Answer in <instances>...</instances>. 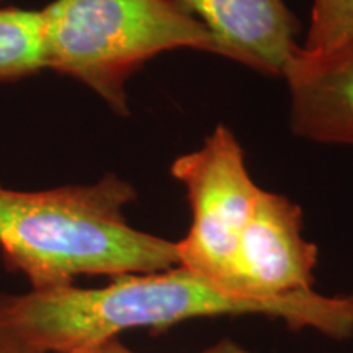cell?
<instances>
[{
  "instance_id": "obj_8",
  "label": "cell",
  "mask_w": 353,
  "mask_h": 353,
  "mask_svg": "<svg viewBox=\"0 0 353 353\" xmlns=\"http://www.w3.org/2000/svg\"><path fill=\"white\" fill-rule=\"evenodd\" d=\"M43 69L41 12L0 7V81H19Z\"/></svg>"
},
{
  "instance_id": "obj_10",
  "label": "cell",
  "mask_w": 353,
  "mask_h": 353,
  "mask_svg": "<svg viewBox=\"0 0 353 353\" xmlns=\"http://www.w3.org/2000/svg\"><path fill=\"white\" fill-rule=\"evenodd\" d=\"M69 353H138V352L131 350L130 347H126L125 343L118 341V339H110V341L95 343V345H90V347L79 348V350H74ZM196 353H254V352L249 350V348L244 345H241L239 342L232 341V339L224 337L221 339L219 342H216L214 345H211L208 348H205V350L196 352Z\"/></svg>"
},
{
  "instance_id": "obj_12",
  "label": "cell",
  "mask_w": 353,
  "mask_h": 353,
  "mask_svg": "<svg viewBox=\"0 0 353 353\" xmlns=\"http://www.w3.org/2000/svg\"><path fill=\"white\" fill-rule=\"evenodd\" d=\"M6 2H7V0H0V7H2Z\"/></svg>"
},
{
  "instance_id": "obj_1",
  "label": "cell",
  "mask_w": 353,
  "mask_h": 353,
  "mask_svg": "<svg viewBox=\"0 0 353 353\" xmlns=\"http://www.w3.org/2000/svg\"><path fill=\"white\" fill-rule=\"evenodd\" d=\"M267 316L290 329L334 341L353 335L348 296L317 291L281 299L237 296L176 265L164 272L117 276L99 288L76 285L0 293V353H69L132 329H164L198 317Z\"/></svg>"
},
{
  "instance_id": "obj_5",
  "label": "cell",
  "mask_w": 353,
  "mask_h": 353,
  "mask_svg": "<svg viewBox=\"0 0 353 353\" xmlns=\"http://www.w3.org/2000/svg\"><path fill=\"white\" fill-rule=\"evenodd\" d=\"M317 245L303 237V211L280 193L260 190L237 244L224 290L250 299L312 291Z\"/></svg>"
},
{
  "instance_id": "obj_4",
  "label": "cell",
  "mask_w": 353,
  "mask_h": 353,
  "mask_svg": "<svg viewBox=\"0 0 353 353\" xmlns=\"http://www.w3.org/2000/svg\"><path fill=\"white\" fill-rule=\"evenodd\" d=\"M187 190L192 226L176 242L180 265L224 288L247 221L260 190L245 165L236 134L221 125L196 151L170 167Z\"/></svg>"
},
{
  "instance_id": "obj_3",
  "label": "cell",
  "mask_w": 353,
  "mask_h": 353,
  "mask_svg": "<svg viewBox=\"0 0 353 353\" xmlns=\"http://www.w3.org/2000/svg\"><path fill=\"white\" fill-rule=\"evenodd\" d=\"M44 68L76 79L114 113L130 114L126 82L157 54L224 57L213 33L179 0H54L41 8Z\"/></svg>"
},
{
  "instance_id": "obj_6",
  "label": "cell",
  "mask_w": 353,
  "mask_h": 353,
  "mask_svg": "<svg viewBox=\"0 0 353 353\" xmlns=\"http://www.w3.org/2000/svg\"><path fill=\"white\" fill-rule=\"evenodd\" d=\"M223 48L226 59L283 77L301 46L299 21L285 0H179Z\"/></svg>"
},
{
  "instance_id": "obj_11",
  "label": "cell",
  "mask_w": 353,
  "mask_h": 353,
  "mask_svg": "<svg viewBox=\"0 0 353 353\" xmlns=\"http://www.w3.org/2000/svg\"><path fill=\"white\" fill-rule=\"evenodd\" d=\"M348 299H350V301L353 303V291H352V293H350V294H348Z\"/></svg>"
},
{
  "instance_id": "obj_2",
  "label": "cell",
  "mask_w": 353,
  "mask_h": 353,
  "mask_svg": "<svg viewBox=\"0 0 353 353\" xmlns=\"http://www.w3.org/2000/svg\"><path fill=\"white\" fill-rule=\"evenodd\" d=\"M132 183L108 174L90 185L23 192L0 185V255L30 290L74 285L79 276H123L180 265L176 242L130 226Z\"/></svg>"
},
{
  "instance_id": "obj_7",
  "label": "cell",
  "mask_w": 353,
  "mask_h": 353,
  "mask_svg": "<svg viewBox=\"0 0 353 353\" xmlns=\"http://www.w3.org/2000/svg\"><path fill=\"white\" fill-rule=\"evenodd\" d=\"M283 77L294 134L317 144L353 145V43L322 56L299 50Z\"/></svg>"
},
{
  "instance_id": "obj_9",
  "label": "cell",
  "mask_w": 353,
  "mask_h": 353,
  "mask_svg": "<svg viewBox=\"0 0 353 353\" xmlns=\"http://www.w3.org/2000/svg\"><path fill=\"white\" fill-rule=\"evenodd\" d=\"M353 43V0H312L307 38L301 50L322 56Z\"/></svg>"
}]
</instances>
